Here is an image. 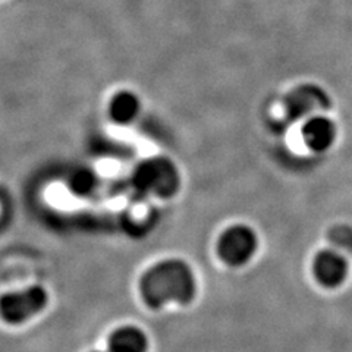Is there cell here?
Returning a JSON list of instances; mask_svg holds the SVG:
<instances>
[{
	"mask_svg": "<svg viewBox=\"0 0 352 352\" xmlns=\"http://www.w3.org/2000/svg\"><path fill=\"white\" fill-rule=\"evenodd\" d=\"M144 302L157 310L169 302L190 304L195 295V279L191 269L181 260H166L144 273L140 283Z\"/></svg>",
	"mask_w": 352,
	"mask_h": 352,
	"instance_id": "obj_1",
	"label": "cell"
},
{
	"mask_svg": "<svg viewBox=\"0 0 352 352\" xmlns=\"http://www.w3.org/2000/svg\"><path fill=\"white\" fill-rule=\"evenodd\" d=\"M324 104H326V98L323 97V93L314 90V88H310V87L301 88V90L295 91L288 102L291 115L295 118L311 112L314 109L326 107Z\"/></svg>",
	"mask_w": 352,
	"mask_h": 352,
	"instance_id": "obj_9",
	"label": "cell"
},
{
	"mask_svg": "<svg viewBox=\"0 0 352 352\" xmlns=\"http://www.w3.org/2000/svg\"><path fill=\"white\" fill-rule=\"evenodd\" d=\"M46 304V291L41 286H31L28 289L0 296V317L6 323L19 324L40 313Z\"/></svg>",
	"mask_w": 352,
	"mask_h": 352,
	"instance_id": "obj_3",
	"label": "cell"
},
{
	"mask_svg": "<svg viewBox=\"0 0 352 352\" xmlns=\"http://www.w3.org/2000/svg\"><path fill=\"white\" fill-rule=\"evenodd\" d=\"M110 352H147V338L140 329L120 327L110 336Z\"/></svg>",
	"mask_w": 352,
	"mask_h": 352,
	"instance_id": "obj_7",
	"label": "cell"
},
{
	"mask_svg": "<svg viewBox=\"0 0 352 352\" xmlns=\"http://www.w3.org/2000/svg\"><path fill=\"white\" fill-rule=\"evenodd\" d=\"M313 272L318 283L326 288H336L346 278L348 263L335 251H322L314 258Z\"/></svg>",
	"mask_w": 352,
	"mask_h": 352,
	"instance_id": "obj_5",
	"label": "cell"
},
{
	"mask_svg": "<svg viewBox=\"0 0 352 352\" xmlns=\"http://www.w3.org/2000/svg\"><path fill=\"white\" fill-rule=\"evenodd\" d=\"M109 112L116 124L128 125L140 113V100L134 93L120 91L110 102Z\"/></svg>",
	"mask_w": 352,
	"mask_h": 352,
	"instance_id": "obj_8",
	"label": "cell"
},
{
	"mask_svg": "<svg viewBox=\"0 0 352 352\" xmlns=\"http://www.w3.org/2000/svg\"><path fill=\"white\" fill-rule=\"evenodd\" d=\"M257 250V238L250 228L234 226L229 228L220 236L217 252L229 266H242Z\"/></svg>",
	"mask_w": 352,
	"mask_h": 352,
	"instance_id": "obj_4",
	"label": "cell"
},
{
	"mask_svg": "<svg viewBox=\"0 0 352 352\" xmlns=\"http://www.w3.org/2000/svg\"><path fill=\"white\" fill-rule=\"evenodd\" d=\"M97 185V178L96 175L87 168L75 170L68 181L69 191H72L75 195L78 197H85L90 195Z\"/></svg>",
	"mask_w": 352,
	"mask_h": 352,
	"instance_id": "obj_10",
	"label": "cell"
},
{
	"mask_svg": "<svg viewBox=\"0 0 352 352\" xmlns=\"http://www.w3.org/2000/svg\"><path fill=\"white\" fill-rule=\"evenodd\" d=\"M330 241L338 248L352 250V229L348 226H338L330 232Z\"/></svg>",
	"mask_w": 352,
	"mask_h": 352,
	"instance_id": "obj_11",
	"label": "cell"
},
{
	"mask_svg": "<svg viewBox=\"0 0 352 352\" xmlns=\"http://www.w3.org/2000/svg\"><path fill=\"white\" fill-rule=\"evenodd\" d=\"M132 184L142 194L169 197L179 186L175 164L166 159H151L141 163L132 175Z\"/></svg>",
	"mask_w": 352,
	"mask_h": 352,
	"instance_id": "obj_2",
	"label": "cell"
},
{
	"mask_svg": "<svg viewBox=\"0 0 352 352\" xmlns=\"http://www.w3.org/2000/svg\"><path fill=\"white\" fill-rule=\"evenodd\" d=\"M335 134L336 131L332 120L322 116L311 118L308 122H305L302 128V137L305 144L316 151H322L332 146Z\"/></svg>",
	"mask_w": 352,
	"mask_h": 352,
	"instance_id": "obj_6",
	"label": "cell"
}]
</instances>
